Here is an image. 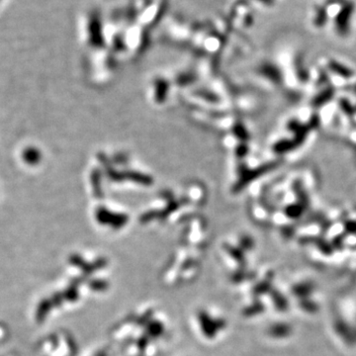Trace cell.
Listing matches in <instances>:
<instances>
[{"instance_id":"1","label":"cell","mask_w":356,"mask_h":356,"mask_svg":"<svg viewBox=\"0 0 356 356\" xmlns=\"http://www.w3.org/2000/svg\"><path fill=\"white\" fill-rule=\"evenodd\" d=\"M354 12V2L352 0H342V2L340 3V9L335 18L336 29L339 35L345 36L349 33L350 24Z\"/></svg>"},{"instance_id":"2","label":"cell","mask_w":356,"mask_h":356,"mask_svg":"<svg viewBox=\"0 0 356 356\" xmlns=\"http://www.w3.org/2000/svg\"><path fill=\"white\" fill-rule=\"evenodd\" d=\"M328 19L327 15V11L325 6H318L316 8V13H315V19H314V23L316 26L318 27H322L323 25H325L326 21Z\"/></svg>"}]
</instances>
